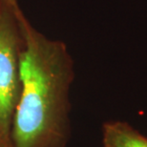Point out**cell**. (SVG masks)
I'll list each match as a JSON object with an SVG mask.
<instances>
[{"instance_id":"6da1fadb","label":"cell","mask_w":147,"mask_h":147,"mask_svg":"<svg viewBox=\"0 0 147 147\" xmlns=\"http://www.w3.org/2000/svg\"><path fill=\"white\" fill-rule=\"evenodd\" d=\"M21 95L11 147H67L71 138L70 89L74 60L66 44L48 38L19 11Z\"/></svg>"},{"instance_id":"7a4b0ae2","label":"cell","mask_w":147,"mask_h":147,"mask_svg":"<svg viewBox=\"0 0 147 147\" xmlns=\"http://www.w3.org/2000/svg\"><path fill=\"white\" fill-rule=\"evenodd\" d=\"M20 9L18 0H0V147H11L13 122L21 95Z\"/></svg>"},{"instance_id":"3957f363","label":"cell","mask_w":147,"mask_h":147,"mask_svg":"<svg viewBox=\"0 0 147 147\" xmlns=\"http://www.w3.org/2000/svg\"><path fill=\"white\" fill-rule=\"evenodd\" d=\"M102 147H147V137L128 122L111 120L102 125Z\"/></svg>"}]
</instances>
